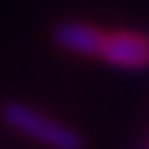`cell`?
<instances>
[{
  "label": "cell",
  "mask_w": 149,
  "mask_h": 149,
  "mask_svg": "<svg viewBox=\"0 0 149 149\" xmlns=\"http://www.w3.org/2000/svg\"><path fill=\"white\" fill-rule=\"evenodd\" d=\"M3 119L16 133L27 136V138H33V141H38L49 149H84V136L79 130L57 122L54 117L27 106V103L8 100L3 106Z\"/></svg>",
  "instance_id": "cell-1"
},
{
  "label": "cell",
  "mask_w": 149,
  "mask_h": 149,
  "mask_svg": "<svg viewBox=\"0 0 149 149\" xmlns=\"http://www.w3.org/2000/svg\"><path fill=\"white\" fill-rule=\"evenodd\" d=\"M100 60H106L117 68H127V71L149 68V36L130 33V30L106 33Z\"/></svg>",
  "instance_id": "cell-2"
},
{
  "label": "cell",
  "mask_w": 149,
  "mask_h": 149,
  "mask_svg": "<svg viewBox=\"0 0 149 149\" xmlns=\"http://www.w3.org/2000/svg\"><path fill=\"white\" fill-rule=\"evenodd\" d=\"M106 33L109 30L90 24V22H60L52 30V38L65 52H73V54H81V57H100Z\"/></svg>",
  "instance_id": "cell-3"
}]
</instances>
